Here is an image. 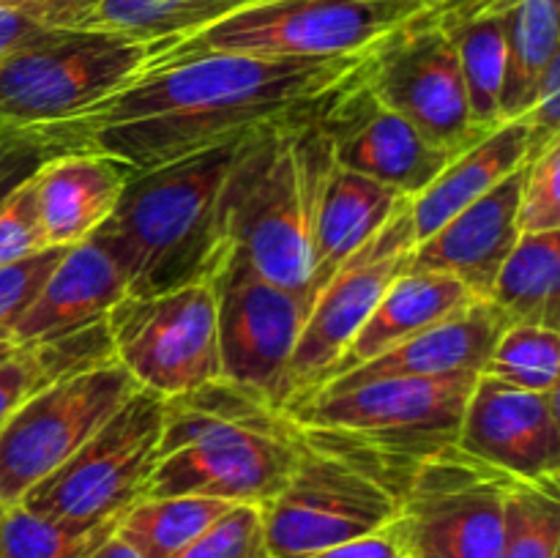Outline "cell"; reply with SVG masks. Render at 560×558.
Segmentation results:
<instances>
[{"mask_svg":"<svg viewBox=\"0 0 560 558\" xmlns=\"http://www.w3.org/2000/svg\"><path fill=\"white\" fill-rule=\"evenodd\" d=\"M361 55L266 58L202 53L153 60L129 85L60 126L77 148L107 153L131 173H145L315 113L317 104L353 74Z\"/></svg>","mask_w":560,"mask_h":558,"instance_id":"6da1fadb","label":"cell"},{"mask_svg":"<svg viewBox=\"0 0 560 558\" xmlns=\"http://www.w3.org/2000/svg\"><path fill=\"white\" fill-rule=\"evenodd\" d=\"M252 135L131 175L115 211L91 235L120 268L129 295L211 279L233 244L230 181Z\"/></svg>","mask_w":560,"mask_h":558,"instance_id":"7a4b0ae2","label":"cell"},{"mask_svg":"<svg viewBox=\"0 0 560 558\" xmlns=\"http://www.w3.org/2000/svg\"><path fill=\"white\" fill-rule=\"evenodd\" d=\"M299 454V425L279 405L219 377L164 399L156 465L142 498L202 496L266 507Z\"/></svg>","mask_w":560,"mask_h":558,"instance_id":"3957f363","label":"cell"},{"mask_svg":"<svg viewBox=\"0 0 560 558\" xmlns=\"http://www.w3.org/2000/svg\"><path fill=\"white\" fill-rule=\"evenodd\" d=\"M331 148L315 113L252 135L230 181V241L257 274L301 295L312 277V239Z\"/></svg>","mask_w":560,"mask_h":558,"instance_id":"277c9868","label":"cell"},{"mask_svg":"<svg viewBox=\"0 0 560 558\" xmlns=\"http://www.w3.org/2000/svg\"><path fill=\"white\" fill-rule=\"evenodd\" d=\"M474 381L476 375L377 377L320 388L284 414L359 452L402 496L424 460L457 443Z\"/></svg>","mask_w":560,"mask_h":558,"instance_id":"5b68a950","label":"cell"},{"mask_svg":"<svg viewBox=\"0 0 560 558\" xmlns=\"http://www.w3.org/2000/svg\"><path fill=\"white\" fill-rule=\"evenodd\" d=\"M156 42L113 31L47 27L0 58V131L58 126L140 77Z\"/></svg>","mask_w":560,"mask_h":558,"instance_id":"8992f818","label":"cell"},{"mask_svg":"<svg viewBox=\"0 0 560 558\" xmlns=\"http://www.w3.org/2000/svg\"><path fill=\"white\" fill-rule=\"evenodd\" d=\"M301 454L282 490L260 507L271 558H310L397 518L399 492L359 452L301 427Z\"/></svg>","mask_w":560,"mask_h":558,"instance_id":"52a82bcc","label":"cell"},{"mask_svg":"<svg viewBox=\"0 0 560 558\" xmlns=\"http://www.w3.org/2000/svg\"><path fill=\"white\" fill-rule=\"evenodd\" d=\"M421 9V0H257L162 47L153 60L202 53L345 58L366 53Z\"/></svg>","mask_w":560,"mask_h":558,"instance_id":"ba28073f","label":"cell"},{"mask_svg":"<svg viewBox=\"0 0 560 558\" xmlns=\"http://www.w3.org/2000/svg\"><path fill=\"white\" fill-rule=\"evenodd\" d=\"M162 419L164 397L137 388L102 430L20 503L74 528L118 523L120 514L145 496L148 476L156 465Z\"/></svg>","mask_w":560,"mask_h":558,"instance_id":"9c48e42d","label":"cell"},{"mask_svg":"<svg viewBox=\"0 0 560 558\" xmlns=\"http://www.w3.org/2000/svg\"><path fill=\"white\" fill-rule=\"evenodd\" d=\"M361 80L448 156L487 135L470 115L452 33L432 11H416L377 38L361 58Z\"/></svg>","mask_w":560,"mask_h":558,"instance_id":"30bf717a","label":"cell"},{"mask_svg":"<svg viewBox=\"0 0 560 558\" xmlns=\"http://www.w3.org/2000/svg\"><path fill=\"white\" fill-rule=\"evenodd\" d=\"M416 230L408 197L392 213V219L317 290L284 375L279 408H295L331 381L339 359L372 315L377 301L386 295L394 279L410 268Z\"/></svg>","mask_w":560,"mask_h":558,"instance_id":"8fae6325","label":"cell"},{"mask_svg":"<svg viewBox=\"0 0 560 558\" xmlns=\"http://www.w3.org/2000/svg\"><path fill=\"white\" fill-rule=\"evenodd\" d=\"M509 481L457 443L424 460L392 520L402 558H501Z\"/></svg>","mask_w":560,"mask_h":558,"instance_id":"7c38bea8","label":"cell"},{"mask_svg":"<svg viewBox=\"0 0 560 558\" xmlns=\"http://www.w3.org/2000/svg\"><path fill=\"white\" fill-rule=\"evenodd\" d=\"M120 361L38 388L0 430V507L20 503L137 394Z\"/></svg>","mask_w":560,"mask_h":558,"instance_id":"4fadbf2b","label":"cell"},{"mask_svg":"<svg viewBox=\"0 0 560 558\" xmlns=\"http://www.w3.org/2000/svg\"><path fill=\"white\" fill-rule=\"evenodd\" d=\"M115 359L137 386L175 397L222 377L211 279L153 295H124L107 312Z\"/></svg>","mask_w":560,"mask_h":558,"instance_id":"5bb4252c","label":"cell"},{"mask_svg":"<svg viewBox=\"0 0 560 558\" xmlns=\"http://www.w3.org/2000/svg\"><path fill=\"white\" fill-rule=\"evenodd\" d=\"M211 288L217 295L222 377L255 388L279 405L306 321L304 299L268 282L233 244L213 268Z\"/></svg>","mask_w":560,"mask_h":558,"instance_id":"9a60e30c","label":"cell"},{"mask_svg":"<svg viewBox=\"0 0 560 558\" xmlns=\"http://www.w3.org/2000/svg\"><path fill=\"white\" fill-rule=\"evenodd\" d=\"M315 120L339 167L405 197L424 191L452 159L366 88L361 63L317 104Z\"/></svg>","mask_w":560,"mask_h":558,"instance_id":"2e32d148","label":"cell"},{"mask_svg":"<svg viewBox=\"0 0 560 558\" xmlns=\"http://www.w3.org/2000/svg\"><path fill=\"white\" fill-rule=\"evenodd\" d=\"M457 446L490 468L523 481H560L558 392H525L476 375Z\"/></svg>","mask_w":560,"mask_h":558,"instance_id":"e0dca14e","label":"cell"},{"mask_svg":"<svg viewBox=\"0 0 560 558\" xmlns=\"http://www.w3.org/2000/svg\"><path fill=\"white\" fill-rule=\"evenodd\" d=\"M528 164V162H525ZM525 164L476 202L454 213L430 239L419 241L410 268L452 274L476 299H487L503 260L520 241V195Z\"/></svg>","mask_w":560,"mask_h":558,"instance_id":"ac0fdd59","label":"cell"},{"mask_svg":"<svg viewBox=\"0 0 560 558\" xmlns=\"http://www.w3.org/2000/svg\"><path fill=\"white\" fill-rule=\"evenodd\" d=\"M506 326L509 321L490 299H470L435 326L334 377L323 388H345L377 377L481 375Z\"/></svg>","mask_w":560,"mask_h":558,"instance_id":"d6986e66","label":"cell"},{"mask_svg":"<svg viewBox=\"0 0 560 558\" xmlns=\"http://www.w3.org/2000/svg\"><path fill=\"white\" fill-rule=\"evenodd\" d=\"M124 295H129V288L120 268L96 241L88 239L63 252L36 299L11 326L5 342L14 348L52 342L104 321Z\"/></svg>","mask_w":560,"mask_h":558,"instance_id":"ffe728a7","label":"cell"},{"mask_svg":"<svg viewBox=\"0 0 560 558\" xmlns=\"http://www.w3.org/2000/svg\"><path fill=\"white\" fill-rule=\"evenodd\" d=\"M131 170L107 153L63 151L31 178L38 224L47 246H77L91 239L118 206Z\"/></svg>","mask_w":560,"mask_h":558,"instance_id":"44dd1931","label":"cell"},{"mask_svg":"<svg viewBox=\"0 0 560 558\" xmlns=\"http://www.w3.org/2000/svg\"><path fill=\"white\" fill-rule=\"evenodd\" d=\"M534 153V137L525 115L503 120L487 131L481 140L448 159L446 167L435 175L424 191L410 197L416 244L430 239L454 213L495 189L506 175L523 167Z\"/></svg>","mask_w":560,"mask_h":558,"instance_id":"7402d4cb","label":"cell"},{"mask_svg":"<svg viewBox=\"0 0 560 558\" xmlns=\"http://www.w3.org/2000/svg\"><path fill=\"white\" fill-rule=\"evenodd\" d=\"M408 200L392 186L331 162L320 208H317L315 239H312V277L306 290V310L317 290L337 274V268L366 244L383 224Z\"/></svg>","mask_w":560,"mask_h":558,"instance_id":"603a6c76","label":"cell"},{"mask_svg":"<svg viewBox=\"0 0 560 558\" xmlns=\"http://www.w3.org/2000/svg\"><path fill=\"white\" fill-rule=\"evenodd\" d=\"M476 299L459 279L443 271H427V268H408L394 279L364 326L348 345L345 356L339 359L334 377L377 359L386 350L397 348L405 339L416 337L424 328L435 326L438 321L457 312L459 306ZM328 381V383H331Z\"/></svg>","mask_w":560,"mask_h":558,"instance_id":"cb8c5ba5","label":"cell"},{"mask_svg":"<svg viewBox=\"0 0 560 558\" xmlns=\"http://www.w3.org/2000/svg\"><path fill=\"white\" fill-rule=\"evenodd\" d=\"M249 3L257 0H42V9L49 27L113 31L170 47Z\"/></svg>","mask_w":560,"mask_h":558,"instance_id":"d4e9b609","label":"cell"},{"mask_svg":"<svg viewBox=\"0 0 560 558\" xmlns=\"http://www.w3.org/2000/svg\"><path fill=\"white\" fill-rule=\"evenodd\" d=\"M432 14L454 38L474 124L481 131H492L503 124L501 88L506 71V36L501 5L498 0H459Z\"/></svg>","mask_w":560,"mask_h":558,"instance_id":"484cf974","label":"cell"},{"mask_svg":"<svg viewBox=\"0 0 560 558\" xmlns=\"http://www.w3.org/2000/svg\"><path fill=\"white\" fill-rule=\"evenodd\" d=\"M109 361L118 359L107 332V317L52 342L14 348L5 359H0V430L38 388Z\"/></svg>","mask_w":560,"mask_h":558,"instance_id":"4316f807","label":"cell"},{"mask_svg":"<svg viewBox=\"0 0 560 558\" xmlns=\"http://www.w3.org/2000/svg\"><path fill=\"white\" fill-rule=\"evenodd\" d=\"M506 36V71L501 88V120L528 113L541 74L560 58L558 0H498Z\"/></svg>","mask_w":560,"mask_h":558,"instance_id":"83f0119b","label":"cell"},{"mask_svg":"<svg viewBox=\"0 0 560 558\" xmlns=\"http://www.w3.org/2000/svg\"><path fill=\"white\" fill-rule=\"evenodd\" d=\"M487 299L501 310L509 323L558 328L560 230L520 235Z\"/></svg>","mask_w":560,"mask_h":558,"instance_id":"f1b7e54d","label":"cell"},{"mask_svg":"<svg viewBox=\"0 0 560 558\" xmlns=\"http://www.w3.org/2000/svg\"><path fill=\"white\" fill-rule=\"evenodd\" d=\"M235 503L202 496L140 498L120 514L115 536L140 558H175Z\"/></svg>","mask_w":560,"mask_h":558,"instance_id":"f546056e","label":"cell"},{"mask_svg":"<svg viewBox=\"0 0 560 558\" xmlns=\"http://www.w3.org/2000/svg\"><path fill=\"white\" fill-rule=\"evenodd\" d=\"M560 481L512 479L503 498L501 558H558Z\"/></svg>","mask_w":560,"mask_h":558,"instance_id":"4dcf8cb0","label":"cell"},{"mask_svg":"<svg viewBox=\"0 0 560 558\" xmlns=\"http://www.w3.org/2000/svg\"><path fill=\"white\" fill-rule=\"evenodd\" d=\"M115 525L74 528L14 503L0 514V558H88L115 534Z\"/></svg>","mask_w":560,"mask_h":558,"instance_id":"1f68e13d","label":"cell"},{"mask_svg":"<svg viewBox=\"0 0 560 558\" xmlns=\"http://www.w3.org/2000/svg\"><path fill=\"white\" fill-rule=\"evenodd\" d=\"M485 375L525 392H558L560 337L558 328L509 323L498 337Z\"/></svg>","mask_w":560,"mask_h":558,"instance_id":"d6a6232c","label":"cell"},{"mask_svg":"<svg viewBox=\"0 0 560 558\" xmlns=\"http://www.w3.org/2000/svg\"><path fill=\"white\" fill-rule=\"evenodd\" d=\"M63 151H77L63 126L0 131V206L36 175L47 159Z\"/></svg>","mask_w":560,"mask_h":558,"instance_id":"836d02e7","label":"cell"},{"mask_svg":"<svg viewBox=\"0 0 560 558\" xmlns=\"http://www.w3.org/2000/svg\"><path fill=\"white\" fill-rule=\"evenodd\" d=\"M175 558H271L260 507L235 503Z\"/></svg>","mask_w":560,"mask_h":558,"instance_id":"e575fe53","label":"cell"},{"mask_svg":"<svg viewBox=\"0 0 560 558\" xmlns=\"http://www.w3.org/2000/svg\"><path fill=\"white\" fill-rule=\"evenodd\" d=\"M560 230V140L530 153L520 195V233Z\"/></svg>","mask_w":560,"mask_h":558,"instance_id":"d590c367","label":"cell"},{"mask_svg":"<svg viewBox=\"0 0 560 558\" xmlns=\"http://www.w3.org/2000/svg\"><path fill=\"white\" fill-rule=\"evenodd\" d=\"M66 249L63 246H47V249L36 252V255L25 257V260H16L11 266L0 268V339L9 337L11 326L20 321L22 312L36 299L44 279L58 266Z\"/></svg>","mask_w":560,"mask_h":558,"instance_id":"8d00e7d4","label":"cell"},{"mask_svg":"<svg viewBox=\"0 0 560 558\" xmlns=\"http://www.w3.org/2000/svg\"><path fill=\"white\" fill-rule=\"evenodd\" d=\"M47 249L31 181L0 206V268Z\"/></svg>","mask_w":560,"mask_h":558,"instance_id":"74e56055","label":"cell"},{"mask_svg":"<svg viewBox=\"0 0 560 558\" xmlns=\"http://www.w3.org/2000/svg\"><path fill=\"white\" fill-rule=\"evenodd\" d=\"M310 558H402V550H399L394 525L388 523L372 534L355 536V539L328 547V550L315 553Z\"/></svg>","mask_w":560,"mask_h":558,"instance_id":"f35d334b","label":"cell"},{"mask_svg":"<svg viewBox=\"0 0 560 558\" xmlns=\"http://www.w3.org/2000/svg\"><path fill=\"white\" fill-rule=\"evenodd\" d=\"M47 27L42 3L27 5V9H0V58Z\"/></svg>","mask_w":560,"mask_h":558,"instance_id":"ab89813d","label":"cell"},{"mask_svg":"<svg viewBox=\"0 0 560 558\" xmlns=\"http://www.w3.org/2000/svg\"><path fill=\"white\" fill-rule=\"evenodd\" d=\"M88 558H140V556H137V553L131 550L120 536L113 534L109 539H104Z\"/></svg>","mask_w":560,"mask_h":558,"instance_id":"60d3db41","label":"cell"},{"mask_svg":"<svg viewBox=\"0 0 560 558\" xmlns=\"http://www.w3.org/2000/svg\"><path fill=\"white\" fill-rule=\"evenodd\" d=\"M42 0H0V9H27V5H36Z\"/></svg>","mask_w":560,"mask_h":558,"instance_id":"b9f144b4","label":"cell"},{"mask_svg":"<svg viewBox=\"0 0 560 558\" xmlns=\"http://www.w3.org/2000/svg\"><path fill=\"white\" fill-rule=\"evenodd\" d=\"M452 3H457V0H421L424 9H443V5H452Z\"/></svg>","mask_w":560,"mask_h":558,"instance_id":"7bdbcfd3","label":"cell"},{"mask_svg":"<svg viewBox=\"0 0 560 558\" xmlns=\"http://www.w3.org/2000/svg\"><path fill=\"white\" fill-rule=\"evenodd\" d=\"M11 350H14V345H9V342H5V339H0V359H5V356H9Z\"/></svg>","mask_w":560,"mask_h":558,"instance_id":"ee69618b","label":"cell"},{"mask_svg":"<svg viewBox=\"0 0 560 558\" xmlns=\"http://www.w3.org/2000/svg\"><path fill=\"white\" fill-rule=\"evenodd\" d=\"M0 514H3V507H0Z\"/></svg>","mask_w":560,"mask_h":558,"instance_id":"f6af8a7d","label":"cell"}]
</instances>
